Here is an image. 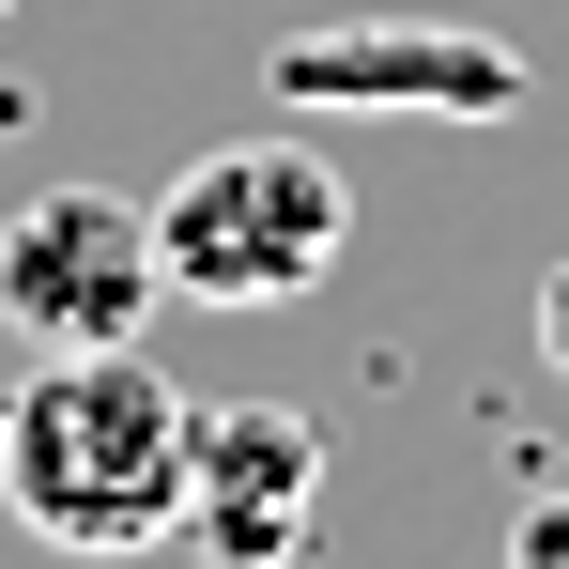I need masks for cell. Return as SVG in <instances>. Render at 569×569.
Here are the masks:
<instances>
[{"mask_svg": "<svg viewBox=\"0 0 569 569\" xmlns=\"http://www.w3.org/2000/svg\"><path fill=\"white\" fill-rule=\"evenodd\" d=\"M186 462H200V385H170L139 339L31 355V385L0 400V508L47 555H154V539H186Z\"/></svg>", "mask_w": 569, "mask_h": 569, "instance_id": "obj_1", "label": "cell"}, {"mask_svg": "<svg viewBox=\"0 0 569 569\" xmlns=\"http://www.w3.org/2000/svg\"><path fill=\"white\" fill-rule=\"evenodd\" d=\"M339 247H355V186L308 139H216L154 200V278L186 308H292V292H323Z\"/></svg>", "mask_w": 569, "mask_h": 569, "instance_id": "obj_2", "label": "cell"}, {"mask_svg": "<svg viewBox=\"0 0 569 569\" xmlns=\"http://www.w3.org/2000/svg\"><path fill=\"white\" fill-rule=\"evenodd\" d=\"M170 308L154 278V200H108V186H31L0 216V323L31 355H108Z\"/></svg>", "mask_w": 569, "mask_h": 569, "instance_id": "obj_3", "label": "cell"}, {"mask_svg": "<svg viewBox=\"0 0 569 569\" xmlns=\"http://www.w3.org/2000/svg\"><path fill=\"white\" fill-rule=\"evenodd\" d=\"M292 108H431V123H508L539 93V62L508 31H462V16H323L278 47Z\"/></svg>", "mask_w": 569, "mask_h": 569, "instance_id": "obj_4", "label": "cell"}, {"mask_svg": "<svg viewBox=\"0 0 569 569\" xmlns=\"http://www.w3.org/2000/svg\"><path fill=\"white\" fill-rule=\"evenodd\" d=\"M323 508V431L292 400H200V462H186V555L200 569H292Z\"/></svg>", "mask_w": 569, "mask_h": 569, "instance_id": "obj_5", "label": "cell"}, {"mask_svg": "<svg viewBox=\"0 0 569 569\" xmlns=\"http://www.w3.org/2000/svg\"><path fill=\"white\" fill-rule=\"evenodd\" d=\"M508 569H569V492H539V508L508 523Z\"/></svg>", "mask_w": 569, "mask_h": 569, "instance_id": "obj_6", "label": "cell"}, {"mask_svg": "<svg viewBox=\"0 0 569 569\" xmlns=\"http://www.w3.org/2000/svg\"><path fill=\"white\" fill-rule=\"evenodd\" d=\"M539 355H555V370H569V262H555V278H539Z\"/></svg>", "mask_w": 569, "mask_h": 569, "instance_id": "obj_7", "label": "cell"}, {"mask_svg": "<svg viewBox=\"0 0 569 569\" xmlns=\"http://www.w3.org/2000/svg\"><path fill=\"white\" fill-rule=\"evenodd\" d=\"M0 16H16V0H0Z\"/></svg>", "mask_w": 569, "mask_h": 569, "instance_id": "obj_8", "label": "cell"}]
</instances>
